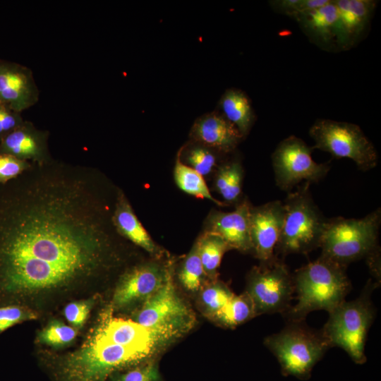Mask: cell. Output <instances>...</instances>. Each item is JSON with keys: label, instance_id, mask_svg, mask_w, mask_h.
Instances as JSON below:
<instances>
[{"label": "cell", "instance_id": "4316f807", "mask_svg": "<svg viewBox=\"0 0 381 381\" xmlns=\"http://www.w3.org/2000/svg\"><path fill=\"white\" fill-rule=\"evenodd\" d=\"M207 278L195 241L180 266L178 279L186 290L195 292L202 289Z\"/></svg>", "mask_w": 381, "mask_h": 381}, {"label": "cell", "instance_id": "484cf974", "mask_svg": "<svg viewBox=\"0 0 381 381\" xmlns=\"http://www.w3.org/2000/svg\"><path fill=\"white\" fill-rule=\"evenodd\" d=\"M256 316L253 302L245 291L235 295L213 318L219 325L226 327H235Z\"/></svg>", "mask_w": 381, "mask_h": 381}, {"label": "cell", "instance_id": "cb8c5ba5", "mask_svg": "<svg viewBox=\"0 0 381 381\" xmlns=\"http://www.w3.org/2000/svg\"><path fill=\"white\" fill-rule=\"evenodd\" d=\"M200 260L209 279H217L224 254L231 250L227 243L219 236L204 232L196 241Z\"/></svg>", "mask_w": 381, "mask_h": 381}, {"label": "cell", "instance_id": "e575fe53", "mask_svg": "<svg viewBox=\"0 0 381 381\" xmlns=\"http://www.w3.org/2000/svg\"><path fill=\"white\" fill-rule=\"evenodd\" d=\"M115 381H160L157 365L147 362L116 377Z\"/></svg>", "mask_w": 381, "mask_h": 381}, {"label": "cell", "instance_id": "277c9868", "mask_svg": "<svg viewBox=\"0 0 381 381\" xmlns=\"http://www.w3.org/2000/svg\"><path fill=\"white\" fill-rule=\"evenodd\" d=\"M381 211L377 208L361 219H327L320 247L321 256L346 267L378 250Z\"/></svg>", "mask_w": 381, "mask_h": 381}, {"label": "cell", "instance_id": "83f0119b", "mask_svg": "<svg viewBox=\"0 0 381 381\" xmlns=\"http://www.w3.org/2000/svg\"><path fill=\"white\" fill-rule=\"evenodd\" d=\"M234 296L225 284L216 279L202 288L200 301L205 312L213 318Z\"/></svg>", "mask_w": 381, "mask_h": 381}, {"label": "cell", "instance_id": "8992f818", "mask_svg": "<svg viewBox=\"0 0 381 381\" xmlns=\"http://www.w3.org/2000/svg\"><path fill=\"white\" fill-rule=\"evenodd\" d=\"M374 287L369 282L358 298L344 301L329 313V318L321 331L329 347L341 348L357 364L366 361L365 344L375 317L370 300Z\"/></svg>", "mask_w": 381, "mask_h": 381}, {"label": "cell", "instance_id": "5bb4252c", "mask_svg": "<svg viewBox=\"0 0 381 381\" xmlns=\"http://www.w3.org/2000/svg\"><path fill=\"white\" fill-rule=\"evenodd\" d=\"M40 92L32 71L21 64L0 59V102L14 111L35 105Z\"/></svg>", "mask_w": 381, "mask_h": 381}, {"label": "cell", "instance_id": "3957f363", "mask_svg": "<svg viewBox=\"0 0 381 381\" xmlns=\"http://www.w3.org/2000/svg\"><path fill=\"white\" fill-rule=\"evenodd\" d=\"M154 353L107 342L92 332L76 351L56 365L59 381H103L111 373L139 364Z\"/></svg>", "mask_w": 381, "mask_h": 381}, {"label": "cell", "instance_id": "d6986e66", "mask_svg": "<svg viewBox=\"0 0 381 381\" xmlns=\"http://www.w3.org/2000/svg\"><path fill=\"white\" fill-rule=\"evenodd\" d=\"M190 135L200 145L222 153L233 151L243 138L236 127L217 112L198 118L192 127Z\"/></svg>", "mask_w": 381, "mask_h": 381}, {"label": "cell", "instance_id": "9a60e30c", "mask_svg": "<svg viewBox=\"0 0 381 381\" xmlns=\"http://www.w3.org/2000/svg\"><path fill=\"white\" fill-rule=\"evenodd\" d=\"M377 1L335 0L337 9L336 49L346 51L361 39L367 30Z\"/></svg>", "mask_w": 381, "mask_h": 381}, {"label": "cell", "instance_id": "7402d4cb", "mask_svg": "<svg viewBox=\"0 0 381 381\" xmlns=\"http://www.w3.org/2000/svg\"><path fill=\"white\" fill-rule=\"evenodd\" d=\"M222 115L238 130L243 138L251 128L255 114L247 95L238 89H229L222 96Z\"/></svg>", "mask_w": 381, "mask_h": 381}, {"label": "cell", "instance_id": "5b68a950", "mask_svg": "<svg viewBox=\"0 0 381 381\" xmlns=\"http://www.w3.org/2000/svg\"><path fill=\"white\" fill-rule=\"evenodd\" d=\"M305 182L283 202L284 217L275 250L282 255L307 254L320 247L327 219L315 203Z\"/></svg>", "mask_w": 381, "mask_h": 381}, {"label": "cell", "instance_id": "7c38bea8", "mask_svg": "<svg viewBox=\"0 0 381 381\" xmlns=\"http://www.w3.org/2000/svg\"><path fill=\"white\" fill-rule=\"evenodd\" d=\"M169 265L148 262L128 268L120 276L112 299L114 308L143 305L164 284Z\"/></svg>", "mask_w": 381, "mask_h": 381}, {"label": "cell", "instance_id": "9c48e42d", "mask_svg": "<svg viewBox=\"0 0 381 381\" xmlns=\"http://www.w3.org/2000/svg\"><path fill=\"white\" fill-rule=\"evenodd\" d=\"M309 135L315 143L313 149L327 152L337 159H350L362 171L377 165L376 150L356 124L320 119L310 128Z\"/></svg>", "mask_w": 381, "mask_h": 381}, {"label": "cell", "instance_id": "4fadbf2b", "mask_svg": "<svg viewBox=\"0 0 381 381\" xmlns=\"http://www.w3.org/2000/svg\"><path fill=\"white\" fill-rule=\"evenodd\" d=\"M283 202L274 200L250 209L249 226L252 253L260 263L272 261L283 226Z\"/></svg>", "mask_w": 381, "mask_h": 381}, {"label": "cell", "instance_id": "f1b7e54d", "mask_svg": "<svg viewBox=\"0 0 381 381\" xmlns=\"http://www.w3.org/2000/svg\"><path fill=\"white\" fill-rule=\"evenodd\" d=\"M78 329L61 320L50 321L37 337L38 342L54 348L70 345L75 339Z\"/></svg>", "mask_w": 381, "mask_h": 381}, {"label": "cell", "instance_id": "f546056e", "mask_svg": "<svg viewBox=\"0 0 381 381\" xmlns=\"http://www.w3.org/2000/svg\"><path fill=\"white\" fill-rule=\"evenodd\" d=\"M328 1L329 0H275L270 1V5L275 12L296 20L303 13L319 8Z\"/></svg>", "mask_w": 381, "mask_h": 381}, {"label": "cell", "instance_id": "6da1fadb", "mask_svg": "<svg viewBox=\"0 0 381 381\" xmlns=\"http://www.w3.org/2000/svg\"><path fill=\"white\" fill-rule=\"evenodd\" d=\"M118 190L95 168L54 159L0 184V296L67 287L118 266Z\"/></svg>", "mask_w": 381, "mask_h": 381}, {"label": "cell", "instance_id": "ac0fdd59", "mask_svg": "<svg viewBox=\"0 0 381 381\" xmlns=\"http://www.w3.org/2000/svg\"><path fill=\"white\" fill-rule=\"evenodd\" d=\"M107 342L155 353L163 343L149 329L135 321L114 318L104 314L92 332Z\"/></svg>", "mask_w": 381, "mask_h": 381}, {"label": "cell", "instance_id": "2e32d148", "mask_svg": "<svg viewBox=\"0 0 381 381\" xmlns=\"http://www.w3.org/2000/svg\"><path fill=\"white\" fill-rule=\"evenodd\" d=\"M251 205L248 199L240 201L229 212L210 213L204 232L221 237L230 247L242 253H252L249 216Z\"/></svg>", "mask_w": 381, "mask_h": 381}, {"label": "cell", "instance_id": "603a6c76", "mask_svg": "<svg viewBox=\"0 0 381 381\" xmlns=\"http://www.w3.org/2000/svg\"><path fill=\"white\" fill-rule=\"evenodd\" d=\"M243 169L238 160L231 161L217 169L214 186L226 202L238 203L242 193Z\"/></svg>", "mask_w": 381, "mask_h": 381}, {"label": "cell", "instance_id": "e0dca14e", "mask_svg": "<svg viewBox=\"0 0 381 381\" xmlns=\"http://www.w3.org/2000/svg\"><path fill=\"white\" fill-rule=\"evenodd\" d=\"M47 131L37 128L32 122L22 125L0 138V154L38 164L53 159L49 150Z\"/></svg>", "mask_w": 381, "mask_h": 381}, {"label": "cell", "instance_id": "ffe728a7", "mask_svg": "<svg viewBox=\"0 0 381 381\" xmlns=\"http://www.w3.org/2000/svg\"><path fill=\"white\" fill-rule=\"evenodd\" d=\"M112 223L117 233L125 240L157 258L163 255V250L152 240L135 214L126 195L119 188L112 214Z\"/></svg>", "mask_w": 381, "mask_h": 381}, {"label": "cell", "instance_id": "44dd1931", "mask_svg": "<svg viewBox=\"0 0 381 381\" xmlns=\"http://www.w3.org/2000/svg\"><path fill=\"white\" fill-rule=\"evenodd\" d=\"M337 18L335 0H329L325 5L303 13L295 20L311 42L320 49L333 51L336 49Z\"/></svg>", "mask_w": 381, "mask_h": 381}, {"label": "cell", "instance_id": "d590c367", "mask_svg": "<svg viewBox=\"0 0 381 381\" xmlns=\"http://www.w3.org/2000/svg\"><path fill=\"white\" fill-rule=\"evenodd\" d=\"M24 121L20 112L0 102V138L22 125Z\"/></svg>", "mask_w": 381, "mask_h": 381}, {"label": "cell", "instance_id": "836d02e7", "mask_svg": "<svg viewBox=\"0 0 381 381\" xmlns=\"http://www.w3.org/2000/svg\"><path fill=\"white\" fill-rule=\"evenodd\" d=\"M32 166L28 161L0 154V184H4L22 174Z\"/></svg>", "mask_w": 381, "mask_h": 381}, {"label": "cell", "instance_id": "d6a6232c", "mask_svg": "<svg viewBox=\"0 0 381 381\" xmlns=\"http://www.w3.org/2000/svg\"><path fill=\"white\" fill-rule=\"evenodd\" d=\"M93 298L71 302L66 306L64 315L71 326L78 329L85 323L94 306Z\"/></svg>", "mask_w": 381, "mask_h": 381}, {"label": "cell", "instance_id": "30bf717a", "mask_svg": "<svg viewBox=\"0 0 381 381\" xmlns=\"http://www.w3.org/2000/svg\"><path fill=\"white\" fill-rule=\"evenodd\" d=\"M246 291L253 302L256 315L284 313L291 308L293 276L286 265L275 258L251 270Z\"/></svg>", "mask_w": 381, "mask_h": 381}, {"label": "cell", "instance_id": "7a4b0ae2", "mask_svg": "<svg viewBox=\"0 0 381 381\" xmlns=\"http://www.w3.org/2000/svg\"><path fill=\"white\" fill-rule=\"evenodd\" d=\"M346 267L320 255L293 275L297 302L284 313L289 322H301L312 311L330 313L345 301L351 289Z\"/></svg>", "mask_w": 381, "mask_h": 381}, {"label": "cell", "instance_id": "ba28073f", "mask_svg": "<svg viewBox=\"0 0 381 381\" xmlns=\"http://www.w3.org/2000/svg\"><path fill=\"white\" fill-rule=\"evenodd\" d=\"M171 270L169 266L164 284L135 315V321L163 344L187 332L195 321L193 311L176 291Z\"/></svg>", "mask_w": 381, "mask_h": 381}, {"label": "cell", "instance_id": "d4e9b609", "mask_svg": "<svg viewBox=\"0 0 381 381\" xmlns=\"http://www.w3.org/2000/svg\"><path fill=\"white\" fill-rule=\"evenodd\" d=\"M174 176L176 185L183 192L198 198L210 200L221 207L226 205L212 196L202 175L181 162L180 153L174 167Z\"/></svg>", "mask_w": 381, "mask_h": 381}, {"label": "cell", "instance_id": "52a82bcc", "mask_svg": "<svg viewBox=\"0 0 381 381\" xmlns=\"http://www.w3.org/2000/svg\"><path fill=\"white\" fill-rule=\"evenodd\" d=\"M265 345L275 356L285 376L307 380L315 365L330 348L321 332L301 322H290L278 333L266 337Z\"/></svg>", "mask_w": 381, "mask_h": 381}, {"label": "cell", "instance_id": "4dcf8cb0", "mask_svg": "<svg viewBox=\"0 0 381 381\" xmlns=\"http://www.w3.org/2000/svg\"><path fill=\"white\" fill-rule=\"evenodd\" d=\"M186 162L189 167L202 175H208L216 166V157L210 148L198 145L188 150Z\"/></svg>", "mask_w": 381, "mask_h": 381}, {"label": "cell", "instance_id": "1f68e13d", "mask_svg": "<svg viewBox=\"0 0 381 381\" xmlns=\"http://www.w3.org/2000/svg\"><path fill=\"white\" fill-rule=\"evenodd\" d=\"M37 314L30 309L20 305L0 306V333L25 321L37 318Z\"/></svg>", "mask_w": 381, "mask_h": 381}, {"label": "cell", "instance_id": "8fae6325", "mask_svg": "<svg viewBox=\"0 0 381 381\" xmlns=\"http://www.w3.org/2000/svg\"><path fill=\"white\" fill-rule=\"evenodd\" d=\"M313 150L295 135L278 144L271 158L276 185L280 190L289 191L303 181L310 184L318 183L327 174L330 165L315 162Z\"/></svg>", "mask_w": 381, "mask_h": 381}]
</instances>
